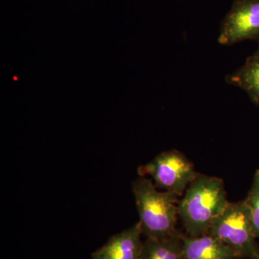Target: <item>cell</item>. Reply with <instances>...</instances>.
Listing matches in <instances>:
<instances>
[{"mask_svg":"<svg viewBox=\"0 0 259 259\" xmlns=\"http://www.w3.org/2000/svg\"><path fill=\"white\" fill-rule=\"evenodd\" d=\"M186 259H238L234 250L209 233L197 237L182 236Z\"/></svg>","mask_w":259,"mask_h":259,"instance_id":"7","label":"cell"},{"mask_svg":"<svg viewBox=\"0 0 259 259\" xmlns=\"http://www.w3.org/2000/svg\"><path fill=\"white\" fill-rule=\"evenodd\" d=\"M218 40L228 47L244 40L259 42V0H233L221 24Z\"/></svg>","mask_w":259,"mask_h":259,"instance_id":"5","label":"cell"},{"mask_svg":"<svg viewBox=\"0 0 259 259\" xmlns=\"http://www.w3.org/2000/svg\"><path fill=\"white\" fill-rule=\"evenodd\" d=\"M140 177L148 175L158 190L183 195L199 174L185 155L177 150L163 151L153 161L140 166Z\"/></svg>","mask_w":259,"mask_h":259,"instance_id":"4","label":"cell"},{"mask_svg":"<svg viewBox=\"0 0 259 259\" xmlns=\"http://www.w3.org/2000/svg\"><path fill=\"white\" fill-rule=\"evenodd\" d=\"M228 204L223 180L199 174L179 201V217L187 236L208 233L212 221Z\"/></svg>","mask_w":259,"mask_h":259,"instance_id":"1","label":"cell"},{"mask_svg":"<svg viewBox=\"0 0 259 259\" xmlns=\"http://www.w3.org/2000/svg\"><path fill=\"white\" fill-rule=\"evenodd\" d=\"M182 236L180 232L163 239L146 238L139 259H186Z\"/></svg>","mask_w":259,"mask_h":259,"instance_id":"9","label":"cell"},{"mask_svg":"<svg viewBox=\"0 0 259 259\" xmlns=\"http://www.w3.org/2000/svg\"><path fill=\"white\" fill-rule=\"evenodd\" d=\"M226 81L245 91L252 102L259 107V42L257 50L246 59L244 64L227 75Z\"/></svg>","mask_w":259,"mask_h":259,"instance_id":"8","label":"cell"},{"mask_svg":"<svg viewBox=\"0 0 259 259\" xmlns=\"http://www.w3.org/2000/svg\"><path fill=\"white\" fill-rule=\"evenodd\" d=\"M250 221L255 238H259V169L255 171L251 187L246 198Z\"/></svg>","mask_w":259,"mask_h":259,"instance_id":"10","label":"cell"},{"mask_svg":"<svg viewBox=\"0 0 259 259\" xmlns=\"http://www.w3.org/2000/svg\"><path fill=\"white\" fill-rule=\"evenodd\" d=\"M207 233L234 250L241 258L258 257L259 248L245 199L229 202L224 211L212 221Z\"/></svg>","mask_w":259,"mask_h":259,"instance_id":"3","label":"cell"},{"mask_svg":"<svg viewBox=\"0 0 259 259\" xmlns=\"http://www.w3.org/2000/svg\"><path fill=\"white\" fill-rule=\"evenodd\" d=\"M139 222L110 237L103 246L92 254L93 259H139L144 241Z\"/></svg>","mask_w":259,"mask_h":259,"instance_id":"6","label":"cell"},{"mask_svg":"<svg viewBox=\"0 0 259 259\" xmlns=\"http://www.w3.org/2000/svg\"><path fill=\"white\" fill-rule=\"evenodd\" d=\"M257 259H259V255H258V258H257Z\"/></svg>","mask_w":259,"mask_h":259,"instance_id":"11","label":"cell"},{"mask_svg":"<svg viewBox=\"0 0 259 259\" xmlns=\"http://www.w3.org/2000/svg\"><path fill=\"white\" fill-rule=\"evenodd\" d=\"M133 192L137 206L143 235L147 238L163 239L178 234V204L180 196L158 190L153 181L140 177L133 182Z\"/></svg>","mask_w":259,"mask_h":259,"instance_id":"2","label":"cell"}]
</instances>
